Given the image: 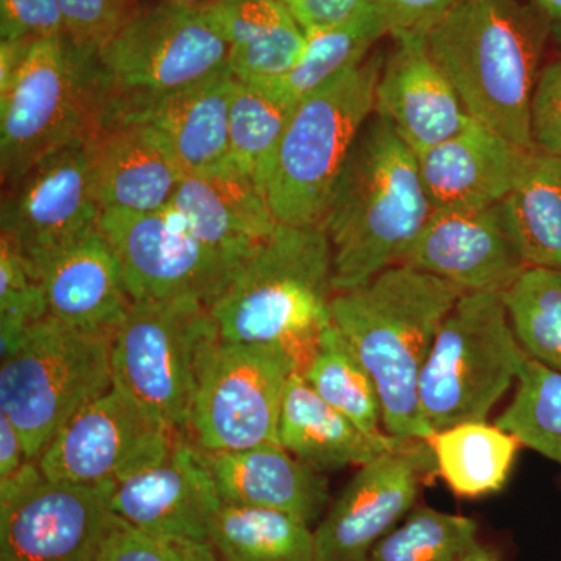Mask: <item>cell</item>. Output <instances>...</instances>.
Instances as JSON below:
<instances>
[{"instance_id":"obj_1","label":"cell","mask_w":561,"mask_h":561,"mask_svg":"<svg viewBox=\"0 0 561 561\" xmlns=\"http://www.w3.org/2000/svg\"><path fill=\"white\" fill-rule=\"evenodd\" d=\"M461 295L431 273L398 264L332 297V324L370 373L387 434L423 440L432 434L421 412L420 376L443 320Z\"/></svg>"},{"instance_id":"obj_2","label":"cell","mask_w":561,"mask_h":561,"mask_svg":"<svg viewBox=\"0 0 561 561\" xmlns=\"http://www.w3.org/2000/svg\"><path fill=\"white\" fill-rule=\"evenodd\" d=\"M434 210L416 151L389 121L373 114L343 165L323 220L335 294L401 264Z\"/></svg>"},{"instance_id":"obj_3","label":"cell","mask_w":561,"mask_h":561,"mask_svg":"<svg viewBox=\"0 0 561 561\" xmlns=\"http://www.w3.org/2000/svg\"><path fill=\"white\" fill-rule=\"evenodd\" d=\"M424 39L468 116L535 150L531 94L551 39L541 14L519 0H459Z\"/></svg>"},{"instance_id":"obj_4","label":"cell","mask_w":561,"mask_h":561,"mask_svg":"<svg viewBox=\"0 0 561 561\" xmlns=\"http://www.w3.org/2000/svg\"><path fill=\"white\" fill-rule=\"evenodd\" d=\"M332 250L323 227L278 224L209 306L220 339L289 351L305 370L331 323Z\"/></svg>"},{"instance_id":"obj_5","label":"cell","mask_w":561,"mask_h":561,"mask_svg":"<svg viewBox=\"0 0 561 561\" xmlns=\"http://www.w3.org/2000/svg\"><path fill=\"white\" fill-rule=\"evenodd\" d=\"M386 55L373 51L291 110L264 191L278 224L323 227L343 165L375 114Z\"/></svg>"},{"instance_id":"obj_6","label":"cell","mask_w":561,"mask_h":561,"mask_svg":"<svg viewBox=\"0 0 561 561\" xmlns=\"http://www.w3.org/2000/svg\"><path fill=\"white\" fill-rule=\"evenodd\" d=\"M103 108L95 50L68 33L32 41L13 80L0 94V171L3 187L33 165L99 130Z\"/></svg>"},{"instance_id":"obj_7","label":"cell","mask_w":561,"mask_h":561,"mask_svg":"<svg viewBox=\"0 0 561 561\" xmlns=\"http://www.w3.org/2000/svg\"><path fill=\"white\" fill-rule=\"evenodd\" d=\"M111 342L47 316L3 357L0 413L20 431L28 460H38L73 415L113 387Z\"/></svg>"},{"instance_id":"obj_8","label":"cell","mask_w":561,"mask_h":561,"mask_svg":"<svg viewBox=\"0 0 561 561\" xmlns=\"http://www.w3.org/2000/svg\"><path fill=\"white\" fill-rule=\"evenodd\" d=\"M524 354L501 291L461 295L420 376L421 412L432 432L486 421L518 381Z\"/></svg>"},{"instance_id":"obj_9","label":"cell","mask_w":561,"mask_h":561,"mask_svg":"<svg viewBox=\"0 0 561 561\" xmlns=\"http://www.w3.org/2000/svg\"><path fill=\"white\" fill-rule=\"evenodd\" d=\"M217 335L201 300L135 301L111 342L113 387L151 419L187 435L198 362Z\"/></svg>"},{"instance_id":"obj_10","label":"cell","mask_w":561,"mask_h":561,"mask_svg":"<svg viewBox=\"0 0 561 561\" xmlns=\"http://www.w3.org/2000/svg\"><path fill=\"white\" fill-rule=\"evenodd\" d=\"M95 66L105 106L202 83L228 70V46L203 5L169 0L136 10L95 50Z\"/></svg>"},{"instance_id":"obj_11","label":"cell","mask_w":561,"mask_h":561,"mask_svg":"<svg viewBox=\"0 0 561 561\" xmlns=\"http://www.w3.org/2000/svg\"><path fill=\"white\" fill-rule=\"evenodd\" d=\"M297 370L289 351L217 335L206 343L198 362L187 437L208 453L279 443L284 390Z\"/></svg>"},{"instance_id":"obj_12","label":"cell","mask_w":561,"mask_h":561,"mask_svg":"<svg viewBox=\"0 0 561 561\" xmlns=\"http://www.w3.org/2000/svg\"><path fill=\"white\" fill-rule=\"evenodd\" d=\"M114 482L44 478L38 460L0 481V561H98L119 524Z\"/></svg>"},{"instance_id":"obj_13","label":"cell","mask_w":561,"mask_h":561,"mask_svg":"<svg viewBox=\"0 0 561 561\" xmlns=\"http://www.w3.org/2000/svg\"><path fill=\"white\" fill-rule=\"evenodd\" d=\"M99 230L121 262L133 302L195 298L210 306L247 256L195 238L168 208L105 210Z\"/></svg>"},{"instance_id":"obj_14","label":"cell","mask_w":561,"mask_h":561,"mask_svg":"<svg viewBox=\"0 0 561 561\" xmlns=\"http://www.w3.org/2000/svg\"><path fill=\"white\" fill-rule=\"evenodd\" d=\"M5 191L2 239L38 280L57 254L99 228L102 209L92 183L88 142L54 151Z\"/></svg>"},{"instance_id":"obj_15","label":"cell","mask_w":561,"mask_h":561,"mask_svg":"<svg viewBox=\"0 0 561 561\" xmlns=\"http://www.w3.org/2000/svg\"><path fill=\"white\" fill-rule=\"evenodd\" d=\"M180 435L111 387L61 427L38 465L50 481L117 483L168 456Z\"/></svg>"},{"instance_id":"obj_16","label":"cell","mask_w":561,"mask_h":561,"mask_svg":"<svg viewBox=\"0 0 561 561\" xmlns=\"http://www.w3.org/2000/svg\"><path fill=\"white\" fill-rule=\"evenodd\" d=\"M432 474H437L434 456L423 438H409L362 465L313 530L317 561H367L415 508Z\"/></svg>"},{"instance_id":"obj_17","label":"cell","mask_w":561,"mask_h":561,"mask_svg":"<svg viewBox=\"0 0 561 561\" xmlns=\"http://www.w3.org/2000/svg\"><path fill=\"white\" fill-rule=\"evenodd\" d=\"M401 264L431 273L463 294H504L527 268L502 203L434 210Z\"/></svg>"},{"instance_id":"obj_18","label":"cell","mask_w":561,"mask_h":561,"mask_svg":"<svg viewBox=\"0 0 561 561\" xmlns=\"http://www.w3.org/2000/svg\"><path fill=\"white\" fill-rule=\"evenodd\" d=\"M232 88L234 77L228 69L169 94L113 99L103 106L101 125L121 122L149 128L172 151L186 175L230 173L228 113Z\"/></svg>"},{"instance_id":"obj_19","label":"cell","mask_w":561,"mask_h":561,"mask_svg":"<svg viewBox=\"0 0 561 561\" xmlns=\"http://www.w3.org/2000/svg\"><path fill=\"white\" fill-rule=\"evenodd\" d=\"M111 504L136 529L210 542V524L224 502L202 449L180 435L168 456L117 482Z\"/></svg>"},{"instance_id":"obj_20","label":"cell","mask_w":561,"mask_h":561,"mask_svg":"<svg viewBox=\"0 0 561 561\" xmlns=\"http://www.w3.org/2000/svg\"><path fill=\"white\" fill-rule=\"evenodd\" d=\"M393 47L376 87L375 114L415 151L453 138L470 121L451 81L432 60L424 33L391 36Z\"/></svg>"},{"instance_id":"obj_21","label":"cell","mask_w":561,"mask_h":561,"mask_svg":"<svg viewBox=\"0 0 561 561\" xmlns=\"http://www.w3.org/2000/svg\"><path fill=\"white\" fill-rule=\"evenodd\" d=\"M531 151L470 117L453 138L416 151V160L435 210L481 208L511 195Z\"/></svg>"},{"instance_id":"obj_22","label":"cell","mask_w":561,"mask_h":561,"mask_svg":"<svg viewBox=\"0 0 561 561\" xmlns=\"http://www.w3.org/2000/svg\"><path fill=\"white\" fill-rule=\"evenodd\" d=\"M203 451V449H202ZM221 502L319 522L330 505V483L279 443H264L242 451H203Z\"/></svg>"},{"instance_id":"obj_23","label":"cell","mask_w":561,"mask_h":561,"mask_svg":"<svg viewBox=\"0 0 561 561\" xmlns=\"http://www.w3.org/2000/svg\"><path fill=\"white\" fill-rule=\"evenodd\" d=\"M92 183L102 213L165 209L186 173L149 128L103 124L88 140Z\"/></svg>"},{"instance_id":"obj_24","label":"cell","mask_w":561,"mask_h":561,"mask_svg":"<svg viewBox=\"0 0 561 561\" xmlns=\"http://www.w3.org/2000/svg\"><path fill=\"white\" fill-rule=\"evenodd\" d=\"M39 283L50 317L92 334L113 337L133 305L121 262L99 228L57 254Z\"/></svg>"},{"instance_id":"obj_25","label":"cell","mask_w":561,"mask_h":561,"mask_svg":"<svg viewBox=\"0 0 561 561\" xmlns=\"http://www.w3.org/2000/svg\"><path fill=\"white\" fill-rule=\"evenodd\" d=\"M408 440L387 432L367 434L320 398L301 371L291 373L280 405L278 442L297 459L323 472L359 468Z\"/></svg>"},{"instance_id":"obj_26","label":"cell","mask_w":561,"mask_h":561,"mask_svg":"<svg viewBox=\"0 0 561 561\" xmlns=\"http://www.w3.org/2000/svg\"><path fill=\"white\" fill-rule=\"evenodd\" d=\"M203 9L227 43L234 79L273 84L300 61L308 38L283 0H210Z\"/></svg>"},{"instance_id":"obj_27","label":"cell","mask_w":561,"mask_h":561,"mask_svg":"<svg viewBox=\"0 0 561 561\" xmlns=\"http://www.w3.org/2000/svg\"><path fill=\"white\" fill-rule=\"evenodd\" d=\"M168 209L216 249L249 254L278 227L264 192L238 173L186 175Z\"/></svg>"},{"instance_id":"obj_28","label":"cell","mask_w":561,"mask_h":561,"mask_svg":"<svg viewBox=\"0 0 561 561\" xmlns=\"http://www.w3.org/2000/svg\"><path fill=\"white\" fill-rule=\"evenodd\" d=\"M435 472L456 496L478 500L504 489L523 443L496 423L468 421L426 438Z\"/></svg>"},{"instance_id":"obj_29","label":"cell","mask_w":561,"mask_h":561,"mask_svg":"<svg viewBox=\"0 0 561 561\" xmlns=\"http://www.w3.org/2000/svg\"><path fill=\"white\" fill-rule=\"evenodd\" d=\"M502 206L527 267L561 271V158L531 151Z\"/></svg>"},{"instance_id":"obj_30","label":"cell","mask_w":561,"mask_h":561,"mask_svg":"<svg viewBox=\"0 0 561 561\" xmlns=\"http://www.w3.org/2000/svg\"><path fill=\"white\" fill-rule=\"evenodd\" d=\"M390 36L378 2L346 21L306 33V47L295 68L272 87L291 105L324 83L360 65L373 47Z\"/></svg>"},{"instance_id":"obj_31","label":"cell","mask_w":561,"mask_h":561,"mask_svg":"<svg viewBox=\"0 0 561 561\" xmlns=\"http://www.w3.org/2000/svg\"><path fill=\"white\" fill-rule=\"evenodd\" d=\"M209 541L220 561H317L311 526L278 512L221 504Z\"/></svg>"},{"instance_id":"obj_32","label":"cell","mask_w":561,"mask_h":561,"mask_svg":"<svg viewBox=\"0 0 561 561\" xmlns=\"http://www.w3.org/2000/svg\"><path fill=\"white\" fill-rule=\"evenodd\" d=\"M294 106L272 84L234 79L228 113L231 171L254 181L262 192Z\"/></svg>"},{"instance_id":"obj_33","label":"cell","mask_w":561,"mask_h":561,"mask_svg":"<svg viewBox=\"0 0 561 561\" xmlns=\"http://www.w3.org/2000/svg\"><path fill=\"white\" fill-rule=\"evenodd\" d=\"M367 561H501L482 541L478 523L431 507H415L383 537Z\"/></svg>"},{"instance_id":"obj_34","label":"cell","mask_w":561,"mask_h":561,"mask_svg":"<svg viewBox=\"0 0 561 561\" xmlns=\"http://www.w3.org/2000/svg\"><path fill=\"white\" fill-rule=\"evenodd\" d=\"M301 373L320 398L362 431L386 434L376 383L332 321L321 332L317 348Z\"/></svg>"},{"instance_id":"obj_35","label":"cell","mask_w":561,"mask_h":561,"mask_svg":"<svg viewBox=\"0 0 561 561\" xmlns=\"http://www.w3.org/2000/svg\"><path fill=\"white\" fill-rule=\"evenodd\" d=\"M502 297L527 356L561 373V271L527 267Z\"/></svg>"},{"instance_id":"obj_36","label":"cell","mask_w":561,"mask_h":561,"mask_svg":"<svg viewBox=\"0 0 561 561\" xmlns=\"http://www.w3.org/2000/svg\"><path fill=\"white\" fill-rule=\"evenodd\" d=\"M515 387L497 426L561 468V373L524 354Z\"/></svg>"},{"instance_id":"obj_37","label":"cell","mask_w":561,"mask_h":561,"mask_svg":"<svg viewBox=\"0 0 561 561\" xmlns=\"http://www.w3.org/2000/svg\"><path fill=\"white\" fill-rule=\"evenodd\" d=\"M49 316L43 284L0 238V357L18 348L25 332Z\"/></svg>"},{"instance_id":"obj_38","label":"cell","mask_w":561,"mask_h":561,"mask_svg":"<svg viewBox=\"0 0 561 561\" xmlns=\"http://www.w3.org/2000/svg\"><path fill=\"white\" fill-rule=\"evenodd\" d=\"M98 561H220L210 542L162 537L121 522Z\"/></svg>"},{"instance_id":"obj_39","label":"cell","mask_w":561,"mask_h":561,"mask_svg":"<svg viewBox=\"0 0 561 561\" xmlns=\"http://www.w3.org/2000/svg\"><path fill=\"white\" fill-rule=\"evenodd\" d=\"M66 33L80 46L98 50L135 13V0H60Z\"/></svg>"},{"instance_id":"obj_40","label":"cell","mask_w":561,"mask_h":561,"mask_svg":"<svg viewBox=\"0 0 561 561\" xmlns=\"http://www.w3.org/2000/svg\"><path fill=\"white\" fill-rule=\"evenodd\" d=\"M66 33L60 0H0V41L21 43Z\"/></svg>"},{"instance_id":"obj_41","label":"cell","mask_w":561,"mask_h":561,"mask_svg":"<svg viewBox=\"0 0 561 561\" xmlns=\"http://www.w3.org/2000/svg\"><path fill=\"white\" fill-rule=\"evenodd\" d=\"M534 149L561 158V60L541 69L530 102Z\"/></svg>"},{"instance_id":"obj_42","label":"cell","mask_w":561,"mask_h":561,"mask_svg":"<svg viewBox=\"0 0 561 561\" xmlns=\"http://www.w3.org/2000/svg\"><path fill=\"white\" fill-rule=\"evenodd\" d=\"M390 36L426 33L459 0H376Z\"/></svg>"},{"instance_id":"obj_43","label":"cell","mask_w":561,"mask_h":561,"mask_svg":"<svg viewBox=\"0 0 561 561\" xmlns=\"http://www.w3.org/2000/svg\"><path fill=\"white\" fill-rule=\"evenodd\" d=\"M302 31L311 33L346 21L376 0H283Z\"/></svg>"},{"instance_id":"obj_44","label":"cell","mask_w":561,"mask_h":561,"mask_svg":"<svg viewBox=\"0 0 561 561\" xmlns=\"http://www.w3.org/2000/svg\"><path fill=\"white\" fill-rule=\"evenodd\" d=\"M28 461L24 440L9 416L0 413V481L11 478Z\"/></svg>"},{"instance_id":"obj_45","label":"cell","mask_w":561,"mask_h":561,"mask_svg":"<svg viewBox=\"0 0 561 561\" xmlns=\"http://www.w3.org/2000/svg\"><path fill=\"white\" fill-rule=\"evenodd\" d=\"M529 3L541 14L548 24L551 39L556 41L561 49V0H529Z\"/></svg>"},{"instance_id":"obj_46","label":"cell","mask_w":561,"mask_h":561,"mask_svg":"<svg viewBox=\"0 0 561 561\" xmlns=\"http://www.w3.org/2000/svg\"><path fill=\"white\" fill-rule=\"evenodd\" d=\"M179 2H190V0H179Z\"/></svg>"}]
</instances>
